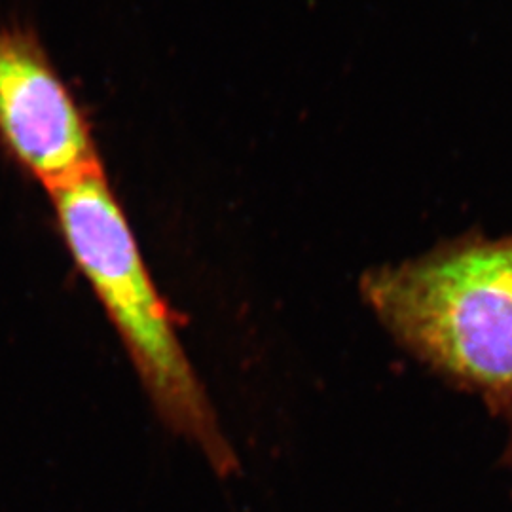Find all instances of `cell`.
Returning <instances> with one entry per match:
<instances>
[{
  "label": "cell",
  "instance_id": "1",
  "mask_svg": "<svg viewBox=\"0 0 512 512\" xmlns=\"http://www.w3.org/2000/svg\"><path fill=\"white\" fill-rule=\"evenodd\" d=\"M361 293L404 351L511 420L512 234L448 239L370 270Z\"/></svg>",
  "mask_w": 512,
  "mask_h": 512
},
{
  "label": "cell",
  "instance_id": "2",
  "mask_svg": "<svg viewBox=\"0 0 512 512\" xmlns=\"http://www.w3.org/2000/svg\"><path fill=\"white\" fill-rule=\"evenodd\" d=\"M48 194L74 264L118 332L158 418L194 444L220 476L234 475L238 456L179 340L173 313L148 272L103 167Z\"/></svg>",
  "mask_w": 512,
  "mask_h": 512
},
{
  "label": "cell",
  "instance_id": "4",
  "mask_svg": "<svg viewBox=\"0 0 512 512\" xmlns=\"http://www.w3.org/2000/svg\"><path fill=\"white\" fill-rule=\"evenodd\" d=\"M509 423H511V439H509V448H507V461H509V467L512 471V418Z\"/></svg>",
  "mask_w": 512,
  "mask_h": 512
},
{
  "label": "cell",
  "instance_id": "3",
  "mask_svg": "<svg viewBox=\"0 0 512 512\" xmlns=\"http://www.w3.org/2000/svg\"><path fill=\"white\" fill-rule=\"evenodd\" d=\"M0 145L48 192L101 167L82 110L18 25H0Z\"/></svg>",
  "mask_w": 512,
  "mask_h": 512
}]
</instances>
